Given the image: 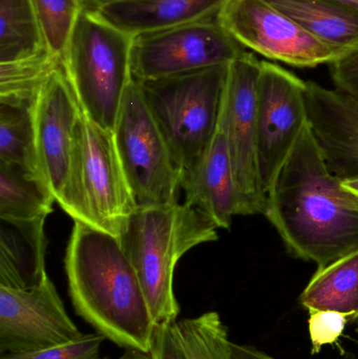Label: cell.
<instances>
[{"instance_id":"cell-1","label":"cell","mask_w":358,"mask_h":359,"mask_svg":"<svg viewBox=\"0 0 358 359\" xmlns=\"http://www.w3.org/2000/svg\"><path fill=\"white\" fill-rule=\"evenodd\" d=\"M263 215L289 252L317 269L358 250V203L328 170L309 124L267 194Z\"/></svg>"},{"instance_id":"cell-2","label":"cell","mask_w":358,"mask_h":359,"mask_svg":"<svg viewBox=\"0 0 358 359\" xmlns=\"http://www.w3.org/2000/svg\"><path fill=\"white\" fill-rule=\"evenodd\" d=\"M65 271L78 316L120 347L151 351L156 324L119 236L75 221Z\"/></svg>"},{"instance_id":"cell-3","label":"cell","mask_w":358,"mask_h":359,"mask_svg":"<svg viewBox=\"0 0 358 359\" xmlns=\"http://www.w3.org/2000/svg\"><path fill=\"white\" fill-rule=\"evenodd\" d=\"M219 228L191 205L137 208L120 236L144 292L151 318L158 325H174L180 306L174 291L179 259L204 243L218 240Z\"/></svg>"},{"instance_id":"cell-4","label":"cell","mask_w":358,"mask_h":359,"mask_svg":"<svg viewBox=\"0 0 358 359\" xmlns=\"http://www.w3.org/2000/svg\"><path fill=\"white\" fill-rule=\"evenodd\" d=\"M134 36L82 8L62 55V67L83 113L113 132L124 95L132 81Z\"/></svg>"},{"instance_id":"cell-5","label":"cell","mask_w":358,"mask_h":359,"mask_svg":"<svg viewBox=\"0 0 358 359\" xmlns=\"http://www.w3.org/2000/svg\"><path fill=\"white\" fill-rule=\"evenodd\" d=\"M61 208L92 227L121 236L137 206L116 149L113 133L81 111Z\"/></svg>"},{"instance_id":"cell-6","label":"cell","mask_w":358,"mask_h":359,"mask_svg":"<svg viewBox=\"0 0 358 359\" xmlns=\"http://www.w3.org/2000/svg\"><path fill=\"white\" fill-rule=\"evenodd\" d=\"M228 65L138 82L181 175L216 134Z\"/></svg>"},{"instance_id":"cell-7","label":"cell","mask_w":358,"mask_h":359,"mask_svg":"<svg viewBox=\"0 0 358 359\" xmlns=\"http://www.w3.org/2000/svg\"><path fill=\"white\" fill-rule=\"evenodd\" d=\"M113 133L137 208L178 202L182 175L135 80L124 95Z\"/></svg>"},{"instance_id":"cell-8","label":"cell","mask_w":358,"mask_h":359,"mask_svg":"<svg viewBox=\"0 0 358 359\" xmlns=\"http://www.w3.org/2000/svg\"><path fill=\"white\" fill-rule=\"evenodd\" d=\"M261 61L244 50L227 69L219 126L226 138L237 194V215L264 213L258 170V86Z\"/></svg>"},{"instance_id":"cell-9","label":"cell","mask_w":358,"mask_h":359,"mask_svg":"<svg viewBox=\"0 0 358 359\" xmlns=\"http://www.w3.org/2000/svg\"><path fill=\"white\" fill-rule=\"evenodd\" d=\"M244 50L223 29L216 15L141 34L132 42V79L153 81L228 65Z\"/></svg>"},{"instance_id":"cell-10","label":"cell","mask_w":358,"mask_h":359,"mask_svg":"<svg viewBox=\"0 0 358 359\" xmlns=\"http://www.w3.org/2000/svg\"><path fill=\"white\" fill-rule=\"evenodd\" d=\"M216 19L244 48L291 67L331 65L347 53L317 39L267 0H225Z\"/></svg>"},{"instance_id":"cell-11","label":"cell","mask_w":358,"mask_h":359,"mask_svg":"<svg viewBox=\"0 0 358 359\" xmlns=\"http://www.w3.org/2000/svg\"><path fill=\"white\" fill-rule=\"evenodd\" d=\"M306 82L268 61H261L258 86V170L268 194L280 170L308 124Z\"/></svg>"},{"instance_id":"cell-12","label":"cell","mask_w":358,"mask_h":359,"mask_svg":"<svg viewBox=\"0 0 358 359\" xmlns=\"http://www.w3.org/2000/svg\"><path fill=\"white\" fill-rule=\"evenodd\" d=\"M82 334L48 276L31 289L0 286V353L48 349Z\"/></svg>"},{"instance_id":"cell-13","label":"cell","mask_w":358,"mask_h":359,"mask_svg":"<svg viewBox=\"0 0 358 359\" xmlns=\"http://www.w3.org/2000/svg\"><path fill=\"white\" fill-rule=\"evenodd\" d=\"M81 111L62 67L42 86L32 104L38 172L58 203L69 180Z\"/></svg>"},{"instance_id":"cell-14","label":"cell","mask_w":358,"mask_h":359,"mask_svg":"<svg viewBox=\"0 0 358 359\" xmlns=\"http://www.w3.org/2000/svg\"><path fill=\"white\" fill-rule=\"evenodd\" d=\"M307 116L328 170L345 181L358 178V99L307 81Z\"/></svg>"},{"instance_id":"cell-15","label":"cell","mask_w":358,"mask_h":359,"mask_svg":"<svg viewBox=\"0 0 358 359\" xmlns=\"http://www.w3.org/2000/svg\"><path fill=\"white\" fill-rule=\"evenodd\" d=\"M185 202L199 209L216 227L228 229L237 215V194L226 138L218 124L201 157L181 178Z\"/></svg>"},{"instance_id":"cell-16","label":"cell","mask_w":358,"mask_h":359,"mask_svg":"<svg viewBox=\"0 0 358 359\" xmlns=\"http://www.w3.org/2000/svg\"><path fill=\"white\" fill-rule=\"evenodd\" d=\"M224 2L225 0H113L94 11L135 37L216 16Z\"/></svg>"},{"instance_id":"cell-17","label":"cell","mask_w":358,"mask_h":359,"mask_svg":"<svg viewBox=\"0 0 358 359\" xmlns=\"http://www.w3.org/2000/svg\"><path fill=\"white\" fill-rule=\"evenodd\" d=\"M44 221L0 219V286L31 289L48 278Z\"/></svg>"},{"instance_id":"cell-18","label":"cell","mask_w":358,"mask_h":359,"mask_svg":"<svg viewBox=\"0 0 358 359\" xmlns=\"http://www.w3.org/2000/svg\"><path fill=\"white\" fill-rule=\"evenodd\" d=\"M317 39L348 50L358 46V12L333 0H267Z\"/></svg>"},{"instance_id":"cell-19","label":"cell","mask_w":358,"mask_h":359,"mask_svg":"<svg viewBox=\"0 0 358 359\" xmlns=\"http://www.w3.org/2000/svg\"><path fill=\"white\" fill-rule=\"evenodd\" d=\"M305 309L330 310L358 318V250L317 269L300 297Z\"/></svg>"},{"instance_id":"cell-20","label":"cell","mask_w":358,"mask_h":359,"mask_svg":"<svg viewBox=\"0 0 358 359\" xmlns=\"http://www.w3.org/2000/svg\"><path fill=\"white\" fill-rule=\"evenodd\" d=\"M56 198L39 177L12 164L0 163V219H46Z\"/></svg>"},{"instance_id":"cell-21","label":"cell","mask_w":358,"mask_h":359,"mask_svg":"<svg viewBox=\"0 0 358 359\" xmlns=\"http://www.w3.org/2000/svg\"><path fill=\"white\" fill-rule=\"evenodd\" d=\"M44 50L50 48L33 0H0V62Z\"/></svg>"},{"instance_id":"cell-22","label":"cell","mask_w":358,"mask_h":359,"mask_svg":"<svg viewBox=\"0 0 358 359\" xmlns=\"http://www.w3.org/2000/svg\"><path fill=\"white\" fill-rule=\"evenodd\" d=\"M62 67V58L44 50L0 62V103L33 104L42 86Z\"/></svg>"},{"instance_id":"cell-23","label":"cell","mask_w":358,"mask_h":359,"mask_svg":"<svg viewBox=\"0 0 358 359\" xmlns=\"http://www.w3.org/2000/svg\"><path fill=\"white\" fill-rule=\"evenodd\" d=\"M0 163L39 177L32 105L0 103Z\"/></svg>"},{"instance_id":"cell-24","label":"cell","mask_w":358,"mask_h":359,"mask_svg":"<svg viewBox=\"0 0 358 359\" xmlns=\"http://www.w3.org/2000/svg\"><path fill=\"white\" fill-rule=\"evenodd\" d=\"M188 359H230L228 332L218 312L185 318L174 324Z\"/></svg>"},{"instance_id":"cell-25","label":"cell","mask_w":358,"mask_h":359,"mask_svg":"<svg viewBox=\"0 0 358 359\" xmlns=\"http://www.w3.org/2000/svg\"><path fill=\"white\" fill-rule=\"evenodd\" d=\"M46 46L62 58L83 8L82 0H33Z\"/></svg>"},{"instance_id":"cell-26","label":"cell","mask_w":358,"mask_h":359,"mask_svg":"<svg viewBox=\"0 0 358 359\" xmlns=\"http://www.w3.org/2000/svg\"><path fill=\"white\" fill-rule=\"evenodd\" d=\"M104 339L100 333H88L65 345L27 353L1 354L0 359H102L100 349Z\"/></svg>"},{"instance_id":"cell-27","label":"cell","mask_w":358,"mask_h":359,"mask_svg":"<svg viewBox=\"0 0 358 359\" xmlns=\"http://www.w3.org/2000/svg\"><path fill=\"white\" fill-rule=\"evenodd\" d=\"M350 318L347 314L330 310L309 311L308 328L313 355L319 354L325 346L336 345Z\"/></svg>"},{"instance_id":"cell-28","label":"cell","mask_w":358,"mask_h":359,"mask_svg":"<svg viewBox=\"0 0 358 359\" xmlns=\"http://www.w3.org/2000/svg\"><path fill=\"white\" fill-rule=\"evenodd\" d=\"M329 65L336 90L358 99V46Z\"/></svg>"},{"instance_id":"cell-29","label":"cell","mask_w":358,"mask_h":359,"mask_svg":"<svg viewBox=\"0 0 358 359\" xmlns=\"http://www.w3.org/2000/svg\"><path fill=\"white\" fill-rule=\"evenodd\" d=\"M151 351L156 359H188L179 341L174 325H158Z\"/></svg>"},{"instance_id":"cell-30","label":"cell","mask_w":358,"mask_h":359,"mask_svg":"<svg viewBox=\"0 0 358 359\" xmlns=\"http://www.w3.org/2000/svg\"><path fill=\"white\" fill-rule=\"evenodd\" d=\"M230 359H277L249 347V346L237 345L230 341L229 344Z\"/></svg>"},{"instance_id":"cell-31","label":"cell","mask_w":358,"mask_h":359,"mask_svg":"<svg viewBox=\"0 0 358 359\" xmlns=\"http://www.w3.org/2000/svg\"><path fill=\"white\" fill-rule=\"evenodd\" d=\"M118 359H156L153 352L140 349H126Z\"/></svg>"},{"instance_id":"cell-32","label":"cell","mask_w":358,"mask_h":359,"mask_svg":"<svg viewBox=\"0 0 358 359\" xmlns=\"http://www.w3.org/2000/svg\"><path fill=\"white\" fill-rule=\"evenodd\" d=\"M343 186L358 203V178L345 180V181H343Z\"/></svg>"},{"instance_id":"cell-33","label":"cell","mask_w":358,"mask_h":359,"mask_svg":"<svg viewBox=\"0 0 358 359\" xmlns=\"http://www.w3.org/2000/svg\"><path fill=\"white\" fill-rule=\"evenodd\" d=\"M111 1H113V0H82V4H83V8L95 10L98 6L109 4Z\"/></svg>"},{"instance_id":"cell-34","label":"cell","mask_w":358,"mask_h":359,"mask_svg":"<svg viewBox=\"0 0 358 359\" xmlns=\"http://www.w3.org/2000/svg\"><path fill=\"white\" fill-rule=\"evenodd\" d=\"M333 1L340 2V4L358 12V0H333Z\"/></svg>"},{"instance_id":"cell-35","label":"cell","mask_w":358,"mask_h":359,"mask_svg":"<svg viewBox=\"0 0 358 359\" xmlns=\"http://www.w3.org/2000/svg\"><path fill=\"white\" fill-rule=\"evenodd\" d=\"M355 322H357V329H355V331H357V333H358V318L357 320H355Z\"/></svg>"}]
</instances>
